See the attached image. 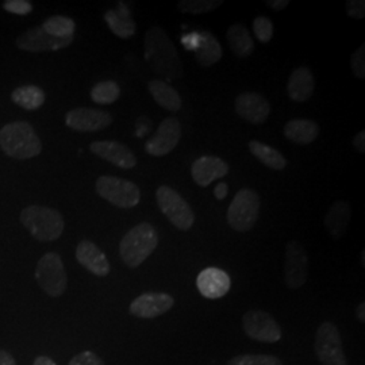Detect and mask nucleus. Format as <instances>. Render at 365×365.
Listing matches in <instances>:
<instances>
[{
    "label": "nucleus",
    "mask_w": 365,
    "mask_h": 365,
    "mask_svg": "<svg viewBox=\"0 0 365 365\" xmlns=\"http://www.w3.org/2000/svg\"><path fill=\"white\" fill-rule=\"evenodd\" d=\"M145 60L155 73L178 80L182 76V66L173 42L161 27H150L145 33Z\"/></svg>",
    "instance_id": "f257e3e1"
},
{
    "label": "nucleus",
    "mask_w": 365,
    "mask_h": 365,
    "mask_svg": "<svg viewBox=\"0 0 365 365\" xmlns=\"http://www.w3.org/2000/svg\"><path fill=\"white\" fill-rule=\"evenodd\" d=\"M157 230L148 222H141L130 229L119 244L120 259L129 268H138L156 250Z\"/></svg>",
    "instance_id": "f03ea898"
},
{
    "label": "nucleus",
    "mask_w": 365,
    "mask_h": 365,
    "mask_svg": "<svg viewBox=\"0 0 365 365\" xmlns=\"http://www.w3.org/2000/svg\"><path fill=\"white\" fill-rule=\"evenodd\" d=\"M0 148L9 157L27 160L38 156L42 144L30 123L18 120L1 128Z\"/></svg>",
    "instance_id": "7ed1b4c3"
},
{
    "label": "nucleus",
    "mask_w": 365,
    "mask_h": 365,
    "mask_svg": "<svg viewBox=\"0 0 365 365\" xmlns=\"http://www.w3.org/2000/svg\"><path fill=\"white\" fill-rule=\"evenodd\" d=\"M21 222L36 240L51 242L58 240L66 227L63 215L57 210L43 206H29L21 212Z\"/></svg>",
    "instance_id": "20e7f679"
},
{
    "label": "nucleus",
    "mask_w": 365,
    "mask_h": 365,
    "mask_svg": "<svg viewBox=\"0 0 365 365\" xmlns=\"http://www.w3.org/2000/svg\"><path fill=\"white\" fill-rule=\"evenodd\" d=\"M260 196L250 190L242 188L235 194L227 210V222L238 233L249 232L260 215Z\"/></svg>",
    "instance_id": "39448f33"
},
{
    "label": "nucleus",
    "mask_w": 365,
    "mask_h": 365,
    "mask_svg": "<svg viewBox=\"0 0 365 365\" xmlns=\"http://www.w3.org/2000/svg\"><path fill=\"white\" fill-rule=\"evenodd\" d=\"M157 205L163 214L179 230H190L195 223V214L179 192L168 185H160L156 191Z\"/></svg>",
    "instance_id": "423d86ee"
},
{
    "label": "nucleus",
    "mask_w": 365,
    "mask_h": 365,
    "mask_svg": "<svg viewBox=\"0 0 365 365\" xmlns=\"http://www.w3.org/2000/svg\"><path fill=\"white\" fill-rule=\"evenodd\" d=\"M95 188L98 195L120 209L135 207L141 200L138 185L114 176H101Z\"/></svg>",
    "instance_id": "0eeeda50"
},
{
    "label": "nucleus",
    "mask_w": 365,
    "mask_h": 365,
    "mask_svg": "<svg viewBox=\"0 0 365 365\" xmlns=\"http://www.w3.org/2000/svg\"><path fill=\"white\" fill-rule=\"evenodd\" d=\"M36 279L39 287L52 298L61 297L66 292L68 277L58 253L49 252L41 257L36 269Z\"/></svg>",
    "instance_id": "6e6552de"
},
{
    "label": "nucleus",
    "mask_w": 365,
    "mask_h": 365,
    "mask_svg": "<svg viewBox=\"0 0 365 365\" xmlns=\"http://www.w3.org/2000/svg\"><path fill=\"white\" fill-rule=\"evenodd\" d=\"M314 348L321 364L348 365L339 327L331 321H325L318 327Z\"/></svg>",
    "instance_id": "1a4fd4ad"
},
{
    "label": "nucleus",
    "mask_w": 365,
    "mask_h": 365,
    "mask_svg": "<svg viewBox=\"0 0 365 365\" xmlns=\"http://www.w3.org/2000/svg\"><path fill=\"white\" fill-rule=\"evenodd\" d=\"M242 327L249 339L259 342H279L283 336L276 319L264 310H249L242 317Z\"/></svg>",
    "instance_id": "9d476101"
},
{
    "label": "nucleus",
    "mask_w": 365,
    "mask_h": 365,
    "mask_svg": "<svg viewBox=\"0 0 365 365\" xmlns=\"http://www.w3.org/2000/svg\"><path fill=\"white\" fill-rule=\"evenodd\" d=\"M309 257L298 241H289L284 257V282L289 289H299L307 282Z\"/></svg>",
    "instance_id": "9b49d317"
},
{
    "label": "nucleus",
    "mask_w": 365,
    "mask_h": 365,
    "mask_svg": "<svg viewBox=\"0 0 365 365\" xmlns=\"http://www.w3.org/2000/svg\"><path fill=\"white\" fill-rule=\"evenodd\" d=\"M182 137V126L176 118H165L156 133L146 141L145 149L150 156L163 157L170 153Z\"/></svg>",
    "instance_id": "f8f14e48"
},
{
    "label": "nucleus",
    "mask_w": 365,
    "mask_h": 365,
    "mask_svg": "<svg viewBox=\"0 0 365 365\" xmlns=\"http://www.w3.org/2000/svg\"><path fill=\"white\" fill-rule=\"evenodd\" d=\"M73 42V37L57 38L48 34L42 26L33 27L16 38V46L25 52H56L66 49Z\"/></svg>",
    "instance_id": "ddd939ff"
},
{
    "label": "nucleus",
    "mask_w": 365,
    "mask_h": 365,
    "mask_svg": "<svg viewBox=\"0 0 365 365\" xmlns=\"http://www.w3.org/2000/svg\"><path fill=\"white\" fill-rule=\"evenodd\" d=\"M175 304L173 297L164 292H145L131 302L130 314L141 319H153L168 313Z\"/></svg>",
    "instance_id": "4468645a"
},
{
    "label": "nucleus",
    "mask_w": 365,
    "mask_h": 365,
    "mask_svg": "<svg viewBox=\"0 0 365 365\" xmlns=\"http://www.w3.org/2000/svg\"><path fill=\"white\" fill-rule=\"evenodd\" d=\"M66 123L68 128L76 131H99L113 123V117L106 111L78 107L66 114Z\"/></svg>",
    "instance_id": "2eb2a0df"
},
{
    "label": "nucleus",
    "mask_w": 365,
    "mask_h": 365,
    "mask_svg": "<svg viewBox=\"0 0 365 365\" xmlns=\"http://www.w3.org/2000/svg\"><path fill=\"white\" fill-rule=\"evenodd\" d=\"M235 111L250 123L261 125L269 117L271 105L257 92H242L235 99Z\"/></svg>",
    "instance_id": "dca6fc26"
},
{
    "label": "nucleus",
    "mask_w": 365,
    "mask_h": 365,
    "mask_svg": "<svg viewBox=\"0 0 365 365\" xmlns=\"http://www.w3.org/2000/svg\"><path fill=\"white\" fill-rule=\"evenodd\" d=\"M196 287L206 299H220L232 287V279L223 269L209 267L196 277Z\"/></svg>",
    "instance_id": "f3484780"
},
{
    "label": "nucleus",
    "mask_w": 365,
    "mask_h": 365,
    "mask_svg": "<svg viewBox=\"0 0 365 365\" xmlns=\"http://www.w3.org/2000/svg\"><path fill=\"white\" fill-rule=\"evenodd\" d=\"M95 156L101 157L118 168L130 170L137 165V158L129 146L117 141H95L90 145Z\"/></svg>",
    "instance_id": "a211bd4d"
},
{
    "label": "nucleus",
    "mask_w": 365,
    "mask_h": 365,
    "mask_svg": "<svg viewBox=\"0 0 365 365\" xmlns=\"http://www.w3.org/2000/svg\"><path fill=\"white\" fill-rule=\"evenodd\" d=\"M229 164L220 157L203 156L195 160L191 173L196 184L200 187H209L214 180L225 178L229 173Z\"/></svg>",
    "instance_id": "6ab92c4d"
},
{
    "label": "nucleus",
    "mask_w": 365,
    "mask_h": 365,
    "mask_svg": "<svg viewBox=\"0 0 365 365\" xmlns=\"http://www.w3.org/2000/svg\"><path fill=\"white\" fill-rule=\"evenodd\" d=\"M76 260L87 271L99 277H105L111 271L110 262L105 253L88 240H84L78 244L76 248Z\"/></svg>",
    "instance_id": "aec40b11"
},
{
    "label": "nucleus",
    "mask_w": 365,
    "mask_h": 365,
    "mask_svg": "<svg viewBox=\"0 0 365 365\" xmlns=\"http://www.w3.org/2000/svg\"><path fill=\"white\" fill-rule=\"evenodd\" d=\"M315 90V78L312 71L306 66L297 68L288 78V96L297 102L304 103L313 96Z\"/></svg>",
    "instance_id": "412c9836"
},
{
    "label": "nucleus",
    "mask_w": 365,
    "mask_h": 365,
    "mask_svg": "<svg viewBox=\"0 0 365 365\" xmlns=\"http://www.w3.org/2000/svg\"><path fill=\"white\" fill-rule=\"evenodd\" d=\"M352 217V207L346 200H337L325 217V227L327 233L334 240L342 238L349 226Z\"/></svg>",
    "instance_id": "4be33fe9"
},
{
    "label": "nucleus",
    "mask_w": 365,
    "mask_h": 365,
    "mask_svg": "<svg viewBox=\"0 0 365 365\" xmlns=\"http://www.w3.org/2000/svg\"><path fill=\"white\" fill-rule=\"evenodd\" d=\"M105 21L111 31L119 38H131L137 31L135 22L131 18L130 10L123 3H119V6L114 10H108L105 14Z\"/></svg>",
    "instance_id": "5701e85b"
},
{
    "label": "nucleus",
    "mask_w": 365,
    "mask_h": 365,
    "mask_svg": "<svg viewBox=\"0 0 365 365\" xmlns=\"http://www.w3.org/2000/svg\"><path fill=\"white\" fill-rule=\"evenodd\" d=\"M149 92L157 105L161 106L163 108L173 113L182 110V98L170 83L163 80H152L149 81Z\"/></svg>",
    "instance_id": "b1692460"
},
{
    "label": "nucleus",
    "mask_w": 365,
    "mask_h": 365,
    "mask_svg": "<svg viewBox=\"0 0 365 365\" xmlns=\"http://www.w3.org/2000/svg\"><path fill=\"white\" fill-rule=\"evenodd\" d=\"M284 135L295 144H312L319 135V128L310 119H292L284 126Z\"/></svg>",
    "instance_id": "393cba45"
},
{
    "label": "nucleus",
    "mask_w": 365,
    "mask_h": 365,
    "mask_svg": "<svg viewBox=\"0 0 365 365\" xmlns=\"http://www.w3.org/2000/svg\"><path fill=\"white\" fill-rule=\"evenodd\" d=\"M200 41H199V46L196 49V61L202 66H214L217 64L223 56L222 52L221 43L218 42V39L214 37L212 33L210 31H199Z\"/></svg>",
    "instance_id": "a878e982"
},
{
    "label": "nucleus",
    "mask_w": 365,
    "mask_h": 365,
    "mask_svg": "<svg viewBox=\"0 0 365 365\" xmlns=\"http://www.w3.org/2000/svg\"><path fill=\"white\" fill-rule=\"evenodd\" d=\"M226 38L232 52L238 57H249L255 51V41L252 38L248 29L244 25L229 27Z\"/></svg>",
    "instance_id": "bb28decb"
},
{
    "label": "nucleus",
    "mask_w": 365,
    "mask_h": 365,
    "mask_svg": "<svg viewBox=\"0 0 365 365\" xmlns=\"http://www.w3.org/2000/svg\"><path fill=\"white\" fill-rule=\"evenodd\" d=\"M249 150L256 157L261 164L274 170H284L287 167V160L279 150L268 145L262 144L260 141H250Z\"/></svg>",
    "instance_id": "cd10ccee"
},
{
    "label": "nucleus",
    "mask_w": 365,
    "mask_h": 365,
    "mask_svg": "<svg viewBox=\"0 0 365 365\" xmlns=\"http://www.w3.org/2000/svg\"><path fill=\"white\" fill-rule=\"evenodd\" d=\"M11 99L25 110H37L45 103V92L37 86H24L14 90Z\"/></svg>",
    "instance_id": "c85d7f7f"
},
{
    "label": "nucleus",
    "mask_w": 365,
    "mask_h": 365,
    "mask_svg": "<svg viewBox=\"0 0 365 365\" xmlns=\"http://www.w3.org/2000/svg\"><path fill=\"white\" fill-rule=\"evenodd\" d=\"M42 29L53 37L66 38V37H73V33L76 30V24L73 19H71L68 16L56 15V16H51L49 19H46L43 22Z\"/></svg>",
    "instance_id": "c756f323"
},
{
    "label": "nucleus",
    "mask_w": 365,
    "mask_h": 365,
    "mask_svg": "<svg viewBox=\"0 0 365 365\" xmlns=\"http://www.w3.org/2000/svg\"><path fill=\"white\" fill-rule=\"evenodd\" d=\"M120 96V88L115 81L107 80L93 86L91 90V99L98 105H111L117 102Z\"/></svg>",
    "instance_id": "7c9ffc66"
},
{
    "label": "nucleus",
    "mask_w": 365,
    "mask_h": 365,
    "mask_svg": "<svg viewBox=\"0 0 365 365\" xmlns=\"http://www.w3.org/2000/svg\"><path fill=\"white\" fill-rule=\"evenodd\" d=\"M222 3H223L222 0H182L176 6H178V10L182 14L200 15V14L217 10L220 6H222Z\"/></svg>",
    "instance_id": "2f4dec72"
},
{
    "label": "nucleus",
    "mask_w": 365,
    "mask_h": 365,
    "mask_svg": "<svg viewBox=\"0 0 365 365\" xmlns=\"http://www.w3.org/2000/svg\"><path fill=\"white\" fill-rule=\"evenodd\" d=\"M227 365H283V361L271 354H240L229 360Z\"/></svg>",
    "instance_id": "473e14b6"
},
{
    "label": "nucleus",
    "mask_w": 365,
    "mask_h": 365,
    "mask_svg": "<svg viewBox=\"0 0 365 365\" xmlns=\"http://www.w3.org/2000/svg\"><path fill=\"white\" fill-rule=\"evenodd\" d=\"M253 31L256 34V38L262 43H267L274 37V24L267 16H257L253 21Z\"/></svg>",
    "instance_id": "72a5a7b5"
},
{
    "label": "nucleus",
    "mask_w": 365,
    "mask_h": 365,
    "mask_svg": "<svg viewBox=\"0 0 365 365\" xmlns=\"http://www.w3.org/2000/svg\"><path fill=\"white\" fill-rule=\"evenodd\" d=\"M353 75L357 78H365V45L357 48L351 57Z\"/></svg>",
    "instance_id": "f704fd0d"
},
{
    "label": "nucleus",
    "mask_w": 365,
    "mask_h": 365,
    "mask_svg": "<svg viewBox=\"0 0 365 365\" xmlns=\"http://www.w3.org/2000/svg\"><path fill=\"white\" fill-rule=\"evenodd\" d=\"M3 9L16 15H27L33 11V4L26 0H7L3 3Z\"/></svg>",
    "instance_id": "c9c22d12"
},
{
    "label": "nucleus",
    "mask_w": 365,
    "mask_h": 365,
    "mask_svg": "<svg viewBox=\"0 0 365 365\" xmlns=\"http://www.w3.org/2000/svg\"><path fill=\"white\" fill-rule=\"evenodd\" d=\"M68 365H105L103 360L91 351L78 353Z\"/></svg>",
    "instance_id": "e433bc0d"
},
{
    "label": "nucleus",
    "mask_w": 365,
    "mask_h": 365,
    "mask_svg": "<svg viewBox=\"0 0 365 365\" xmlns=\"http://www.w3.org/2000/svg\"><path fill=\"white\" fill-rule=\"evenodd\" d=\"M346 15L352 19H364L365 1L364 0H348L345 4Z\"/></svg>",
    "instance_id": "4c0bfd02"
},
{
    "label": "nucleus",
    "mask_w": 365,
    "mask_h": 365,
    "mask_svg": "<svg viewBox=\"0 0 365 365\" xmlns=\"http://www.w3.org/2000/svg\"><path fill=\"white\" fill-rule=\"evenodd\" d=\"M199 41H200V36H199V31H194V33H190L187 36H184L182 38V46L188 51H196L197 46H199Z\"/></svg>",
    "instance_id": "58836bf2"
},
{
    "label": "nucleus",
    "mask_w": 365,
    "mask_h": 365,
    "mask_svg": "<svg viewBox=\"0 0 365 365\" xmlns=\"http://www.w3.org/2000/svg\"><path fill=\"white\" fill-rule=\"evenodd\" d=\"M353 146H354V149L359 152V153H361V155H364L365 153V131L361 130L356 137H354V140H353Z\"/></svg>",
    "instance_id": "ea45409f"
},
{
    "label": "nucleus",
    "mask_w": 365,
    "mask_h": 365,
    "mask_svg": "<svg viewBox=\"0 0 365 365\" xmlns=\"http://www.w3.org/2000/svg\"><path fill=\"white\" fill-rule=\"evenodd\" d=\"M229 194V187L225 182H221L214 190V195L218 199V200H223L226 196Z\"/></svg>",
    "instance_id": "a19ab883"
},
{
    "label": "nucleus",
    "mask_w": 365,
    "mask_h": 365,
    "mask_svg": "<svg viewBox=\"0 0 365 365\" xmlns=\"http://www.w3.org/2000/svg\"><path fill=\"white\" fill-rule=\"evenodd\" d=\"M288 4H289L288 0H268L267 1V6L269 9H272L274 11H282L287 7Z\"/></svg>",
    "instance_id": "79ce46f5"
},
{
    "label": "nucleus",
    "mask_w": 365,
    "mask_h": 365,
    "mask_svg": "<svg viewBox=\"0 0 365 365\" xmlns=\"http://www.w3.org/2000/svg\"><path fill=\"white\" fill-rule=\"evenodd\" d=\"M0 365H16V363L10 353L0 349Z\"/></svg>",
    "instance_id": "37998d69"
},
{
    "label": "nucleus",
    "mask_w": 365,
    "mask_h": 365,
    "mask_svg": "<svg viewBox=\"0 0 365 365\" xmlns=\"http://www.w3.org/2000/svg\"><path fill=\"white\" fill-rule=\"evenodd\" d=\"M33 365H56V363L53 361L51 357H48V356H38V357L34 360Z\"/></svg>",
    "instance_id": "c03bdc74"
},
{
    "label": "nucleus",
    "mask_w": 365,
    "mask_h": 365,
    "mask_svg": "<svg viewBox=\"0 0 365 365\" xmlns=\"http://www.w3.org/2000/svg\"><path fill=\"white\" fill-rule=\"evenodd\" d=\"M356 317H357V319H359L361 324H365V302H361V303L359 304V307H357V310H356Z\"/></svg>",
    "instance_id": "a18cd8bd"
},
{
    "label": "nucleus",
    "mask_w": 365,
    "mask_h": 365,
    "mask_svg": "<svg viewBox=\"0 0 365 365\" xmlns=\"http://www.w3.org/2000/svg\"><path fill=\"white\" fill-rule=\"evenodd\" d=\"M361 264H363V267H365V252L361 253Z\"/></svg>",
    "instance_id": "49530a36"
}]
</instances>
